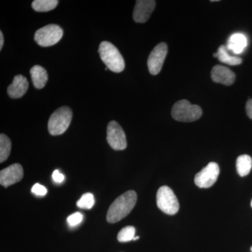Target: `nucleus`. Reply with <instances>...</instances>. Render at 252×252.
I'll return each instance as SVG.
<instances>
[{"mask_svg":"<svg viewBox=\"0 0 252 252\" xmlns=\"http://www.w3.org/2000/svg\"><path fill=\"white\" fill-rule=\"evenodd\" d=\"M98 52L102 62L109 70L122 72L125 68V61L120 51L109 41H102L99 44Z\"/></svg>","mask_w":252,"mask_h":252,"instance_id":"f03ea898","label":"nucleus"},{"mask_svg":"<svg viewBox=\"0 0 252 252\" xmlns=\"http://www.w3.org/2000/svg\"><path fill=\"white\" fill-rule=\"evenodd\" d=\"M83 215L80 212H76V213L72 214L67 217V223L69 226L74 227L77 226L79 223L82 222Z\"/></svg>","mask_w":252,"mask_h":252,"instance_id":"4be33fe9","label":"nucleus"},{"mask_svg":"<svg viewBox=\"0 0 252 252\" xmlns=\"http://www.w3.org/2000/svg\"><path fill=\"white\" fill-rule=\"evenodd\" d=\"M251 206L252 207V202H251Z\"/></svg>","mask_w":252,"mask_h":252,"instance_id":"cd10ccee","label":"nucleus"},{"mask_svg":"<svg viewBox=\"0 0 252 252\" xmlns=\"http://www.w3.org/2000/svg\"><path fill=\"white\" fill-rule=\"evenodd\" d=\"M156 1L154 0H138L136 1L133 11V19L135 22H147L155 9Z\"/></svg>","mask_w":252,"mask_h":252,"instance_id":"9b49d317","label":"nucleus"},{"mask_svg":"<svg viewBox=\"0 0 252 252\" xmlns=\"http://www.w3.org/2000/svg\"><path fill=\"white\" fill-rule=\"evenodd\" d=\"M63 31L59 26L50 24L36 31L34 40L42 47L54 46L62 39Z\"/></svg>","mask_w":252,"mask_h":252,"instance_id":"423d86ee","label":"nucleus"},{"mask_svg":"<svg viewBox=\"0 0 252 252\" xmlns=\"http://www.w3.org/2000/svg\"><path fill=\"white\" fill-rule=\"evenodd\" d=\"M30 72L34 87L37 89H43L49 79L46 69L41 66L35 65L31 68Z\"/></svg>","mask_w":252,"mask_h":252,"instance_id":"2eb2a0df","label":"nucleus"},{"mask_svg":"<svg viewBox=\"0 0 252 252\" xmlns=\"http://www.w3.org/2000/svg\"><path fill=\"white\" fill-rule=\"evenodd\" d=\"M212 79L215 83L230 86L235 82V74L229 68L223 65L215 66L212 69Z\"/></svg>","mask_w":252,"mask_h":252,"instance_id":"f8f14e48","label":"nucleus"},{"mask_svg":"<svg viewBox=\"0 0 252 252\" xmlns=\"http://www.w3.org/2000/svg\"><path fill=\"white\" fill-rule=\"evenodd\" d=\"M11 142L4 134L0 135V162H4L11 153Z\"/></svg>","mask_w":252,"mask_h":252,"instance_id":"6ab92c4d","label":"nucleus"},{"mask_svg":"<svg viewBox=\"0 0 252 252\" xmlns=\"http://www.w3.org/2000/svg\"><path fill=\"white\" fill-rule=\"evenodd\" d=\"M135 227L128 226L124 227L118 233L117 239L120 243H127L131 240H133L135 238Z\"/></svg>","mask_w":252,"mask_h":252,"instance_id":"aec40b11","label":"nucleus"},{"mask_svg":"<svg viewBox=\"0 0 252 252\" xmlns=\"http://www.w3.org/2000/svg\"><path fill=\"white\" fill-rule=\"evenodd\" d=\"M171 114L177 122H193L202 117L203 111L198 105L190 104L187 99H182L174 104Z\"/></svg>","mask_w":252,"mask_h":252,"instance_id":"7ed1b4c3","label":"nucleus"},{"mask_svg":"<svg viewBox=\"0 0 252 252\" xmlns=\"http://www.w3.org/2000/svg\"><path fill=\"white\" fill-rule=\"evenodd\" d=\"M140 238V237H135V238H134L133 239V240H138V239Z\"/></svg>","mask_w":252,"mask_h":252,"instance_id":"bb28decb","label":"nucleus"},{"mask_svg":"<svg viewBox=\"0 0 252 252\" xmlns=\"http://www.w3.org/2000/svg\"><path fill=\"white\" fill-rule=\"evenodd\" d=\"M32 193L35 194L36 195H40V196H44L47 193V189L43 185L36 183L33 186L31 190Z\"/></svg>","mask_w":252,"mask_h":252,"instance_id":"5701e85b","label":"nucleus"},{"mask_svg":"<svg viewBox=\"0 0 252 252\" xmlns=\"http://www.w3.org/2000/svg\"><path fill=\"white\" fill-rule=\"evenodd\" d=\"M218 164L211 162L195 176L194 182L199 188L208 189L215 185L220 175Z\"/></svg>","mask_w":252,"mask_h":252,"instance_id":"0eeeda50","label":"nucleus"},{"mask_svg":"<svg viewBox=\"0 0 252 252\" xmlns=\"http://www.w3.org/2000/svg\"><path fill=\"white\" fill-rule=\"evenodd\" d=\"M248 45V39L242 33H235L230 36L227 44V49L235 54H240Z\"/></svg>","mask_w":252,"mask_h":252,"instance_id":"4468645a","label":"nucleus"},{"mask_svg":"<svg viewBox=\"0 0 252 252\" xmlns=\"http://www.w3.org/2000/svg\"><path fill=\"white\" fill-rule=\"evenodd\" d=\"M94 195L91 193H84L81 196V198L78 200L77 205L79 208L90 210L94 207Z\"/></svg>","mask_w":252,"mask_h":252,"instance_id":"412c9836","label":"nucleus"},{"mask_svg":"<svg viewBox=\"0 0 252 252\" xmlns=\"http://www.w3.org/2000/svg\"><path fill=\"white\" fill-rule=\"evenodd\" d=\"M246 112L248 117L252 119V99H249L248 102H247Z\"/></svg>","mask_w":252,"mask_h":252,"instance_id":"393cba45","label":"nucleus"},{"mask_svg":"<svg viewBox=\"0 0 252 252\" xmlns=\"http://www.w3.org/2000/svg\"><path fill=\"white\" fill-rule=\"evenodd\" d=\"M251 250H252V248H251Z\"/></svg>","mask_w":252,"mask_h":252,"instance_id":"c85d7f7f","label":"nucleus"},{"mask_svg":"<svg viewBox=\"0 0 252 252\" xmlns=\"http://www.w3.org/2000/svg\"><path fill=\"white\" fill-rule=\"evenodd\" d=\"M137 193L128 190L118 197L109 207L107 215L109 223H114L125 218L132 211L137 203Z\"/></svg>","mask_w":252,"mask_h":252,"instance_id":"f257e3e1","label":"nucleus"},{"mask_svg":"<svg viewBox=\"0 0 252 252\" xmlns=\"http://www.w3.org/2000/svg\"><path fill=\"white\" fill-rule=\"evenodd\" d=\"M252 167V158L247 154L240 156L237 158L236 168L239 175L245 177L251 171Z\"/></svg>","mask_w":252,"mask_h":252,"instance_id":"f3484780","label":"nucleus"},{"mask_svg":"<svg viewBox=\"0 0 252 252\" xmlns=\"http://www.w3.org/2000/svg\"><path fill=\"white\" fill-rule=\"evenodd\" d=\"M72 119V112L68 107H60L50 117L48 129L51 135H62L67 130Z\"/></svg>","mask_w":252,"mask_h":252,"instance_id":"20e7f679","label":"nucleus"},{"mask_svg":"<svg viewBox=\"0 0 252 252\" xmlns=\"http://www.w3.org/2000/svg\"><path fill=\"white\" fill-rule=\"evenodd\" d=\"M23 169L21 165L18 163L13 164L6 168L3 169L0 172V184L7 188L9 186L14 185L22 180Z\"/></svg>","mask_w":252,"mask_h":252,"instance_id":"9d476101","label":"nucleus"},{"mask_svg":"<svg viewBox=\"0 0 252 252\" xmlns=\"http://www.w3.org/2000/svg\"><path fill=\"white\" fill-rule=\"evenodd\" d=\"M216 54L217 58L220 63H224L228 65H238L243 63L241 58L230 56L228 49L224 45L220 46Z\"/></svg>","mask_w":252,"mask_h":252,"instance_id":"dca6fc26","label":"nucleus"},{"mask_svg":"<svg viewBox=\"0 0 252 252\" xmlns=\"http://www.w3.org/2000/svg\"><path fill=\"white\" fill-rule=\"evenodd\" d=\"M28 87L29 83L24 76L21 74L15 76L12 84L8 87V94L11 98H20L26 94Z\"/></svg>","mask_w":252,"mask_h":252,"instance_id":"ddd939ff","label":"nucleus"},{"mask_svg":"<svg viewBox=\"0 0 252 252\" xmlns=\"http://www.w3.org/2000/svg\"><path fill=\"white\" fill-rule=\"evenodd\" d=\"M157 206L169 215H174L180 210V204L173 190L167 186L160 187L157 194Z\"/></svg>","mask_w":252,"mask_h":252,"instance_id":"39448f33","label":"nucleus"},{"mask_svg":"<svg viewBox=\"0 0 252 252\" xmlns=\"http://www.w3.org/2000/svg\"><path fill=\"white\" fill-rule=\"evenodd\" d=\"M59 4L57 0H34L32 6L38 12H47L54 9Z\"/></svg>","mask_w":252,"mask_h":252,"instance_id":"a211bd4d","label":"nucleus"},{"mask_svg":"<svg viewBox=\"0 0 252 252\" xmlns=\"http://www.w3.org/2000/svg\"><path fill=\"white\" fill-rule=\"evenodd\" d=\"M107 140L109 146L114 150H124L127 147L125 132L122 126L115 121L109 122L107 126Z\"/></svg>","mask_w":252,"mask_h":252,"instance_id":"6e6552de","label":"nucleus"},{"mask_svg":"<svg viewBox=\"0 0 252 252\" xmlns=\"http://www.w3.org/2000/svg\"><path fill=\"white\" fill-rule=\"evenodd\" d=\"M3 45H4V35L2 32H0V50L2 49Z\"/></svg>","mask_w":252,"mask_h":252,"instance_id":"a878e982","label":"nucleus"},{"mask_svg":"<svg viewBox=\"0 0 252 252\" xmlns=\"http://www.w3.org/2000/svg\"><path fill=\"white\" fill-rule=\"evenodd\" d=\"M53 180L56 183H62L64 180V176L61 174L59 170H55L52 175Z\"/></svg>","mask_w":252,"mask_h":252,"instance_id":"b1692460","label":"nucleus"},{"mask_svg":"<svg viewBox=\"0 0 252 252\" xmlns=\"http://www.w3.org/2000/svg\"><path fill=\"white\" fill-rule=\"evenodd\" d=\"M167 54V46L164 42L158 44L152 50L147 61L149 72L152 75H157L160 72Z\"/></svg>","mask_w":252,"mask_h":252,"instance_id":"1a4fd4ad","label":"nucleus"}]
</instances>
